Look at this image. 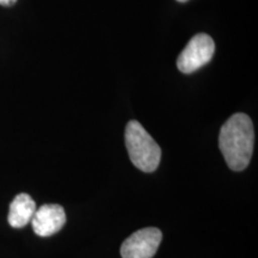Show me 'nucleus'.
Segmentation results:
<instances>
[{
  "label": "nucleus",
  "mask_w": 258,
  "mask_h": 258,
  "mask_svg": "<svg viewBox=\"0 0 258 258\" xmlns=\"http://www.w3.org/2000/svg\"><path fill=\"white\" fill-rule=\"evenodd\" d=\"M163 239L159 228L146 227L129 235L121 245L122 258H152Z\"/></svg>",
  "instance_id": "nucleus-4"
},
{
  "label": "nucleus",
  "mask_w": 258,
  "mask_h": 258,
  "mask_svg": "<svg viewBox=\"0 0 258 258\" xmlns=\"http://www.w3.org/2000/svg\"><path fill=\"white\" fill-rule=\"evenodd\" d=\"M36 212V203L30 195L18 194L10 205L8 221L11 227L22 228L31 221Z\"/></svg>",
  "instance_id": "nucleus-6"
},
{
  "label": "nucleus",
  "mask_w": 258,
  "mask_h": 258,
  "mask_svg": "<svg viewBox=\"0 0 258 258\" xmlns=\"http://www.w3.org/2000/svg\"><path fill=\"white\" fill-rule=\"evenodd\" d=\"M177 2H179V3H185V2H188V0H177Z\"/></svg>",
  "instance_id": "nucleus-8"
},
{
  "label": "nucleus",
  "mask_w": 258,
  "mask_h": 258,
  "mask_svg": "<svg viewBox=\"0 0 258 258\" xmlns=\"http://www.w3.org/2000/svg\"><path fill=\"white\" fill-rule=\"evenodd\" d=\"M66 224L64 209L60 205H43L36 209L31 219L32 230L40 237L55 234Z\"/></svg>",
  "instance_id": "nucleus-5"
},
{
  "label": "nucleus",
  "mask_w": 258,
  "mask_h": 258,
  "mask_svg": "<svg viewBox=\"0 0 258 258\" xmlns=\"http://www.w3.org/2000/svg\"><path fill=\"white\" fill-rule=\"evenodd\" d=\"M253 124L246 114L237 112L222 124L219 134V147L231 170L239 172L249 166L253 152Z\"/></svg>",
  "instance_id": "nucleus-1"
},
{
  "label": "nucleus",
  "mask_w": 258,
  "mask_h": 258,
  "mask_svg": "<svg viewBox=\"0 0 258 258\" xmlns=\"http://www.w3.org/2000/svg\"><path fill=\"white\" fill-rule=\"evenodd\" d=\"M17 0H0V5L3 6H12L16 4Z\"/></svg>",
  "instance_id": "nucleus-7"
},
{
  "label": "nucleus",
  "mask_w": 258,
  "mask_h": 258,
  "mask_svg": "<svg viewBox=\"0 0 258 258\" xmlns=\"http://www.w3.org/2000/svg\"><path fill=\"white\" fill-rule=\"evenodd\" d=\"M128 156L143 172H153L159 166L161 150L156 140L138 121H129L124 133Z\"/></svg>",
  "instance_id": "nucleus-2"
},
{
  "label": "nucleus",
  "mask_w": 258,
  "mask_h": 258,
  "mask_svg": "<svg viewBox=\"0 0 258 258\" xmlns=\"http://www.w3.org/2000/svg\"><path fill=\"white\" fill-rule=\"evenodd\" d=\"M214 51V41L209 35H195L179 54L178 59H177V67L184 74L195 72L212 60Z\"/></svg>",
  "instance_id": "nucleus-3"
}]
</instances>
